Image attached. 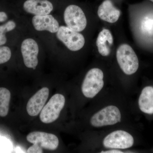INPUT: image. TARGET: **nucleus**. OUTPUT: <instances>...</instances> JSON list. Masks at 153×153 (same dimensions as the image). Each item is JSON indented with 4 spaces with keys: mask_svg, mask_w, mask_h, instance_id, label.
I'll use <instances>...</instances> for the list:
<instances>
[{
    "mask_svg": "<svg viewBox=\"0 0 153 153\" xmlns=\"http://www.w3.org/2000/svg\"><path fill=\"white\" fill-rule=\"evenodd\" d=\"M116 57L120 67L125 74L131 75L137 71L139 66L138 58L128 44H122L118 47Z\"/></svg>",
    "mask_w": 153,
    "mask_h": 153,
    "instance_id": "1",
    "label": "nucleus"
},
{
    "mask_svg": "<svg viewBox=\"0 0 153 153\" xmlns=\"http://www.w3.org/2000/svg\"><path fill=\"white\" fill-rule=\"evenodd\" d=\"M103 77V72L100 68H91L88 71L81 86L85 97L92 98L98 94L104 86Z\"/></svg>",
    "mask_w": 153,
    "mask_h": 153,
    "instance_id": "2",
    "label": "nucleus"
},
{
    "mask_svg": "<svg viewBox=\"0 0 153 153\" xmlns=\"http://www.w3.org/2000/svg\"><path fill=\"white\" fill-rule=\"evenodd\" d=\"M121 114L119 109L114 105L105 107L91 117L90 123L94 127L112 126L120 122Z\"/></svg>",
    "mask_w": 153,
    "mask_h": 153,
    "instance_id": "3",
    "label": "nucleus"
},
{
    "mask_svg": "<svg viewBox=\"0 0 153 153\" xmlns=\"http://www.w3.org/2000/svg\"><path fill=\"white\" fill-rule=\"evenodd\" d=\"M65 103L64 96L60 94L53 95L41 111L40 119L41 121L44 123L49 124L57 120Z\"/></svg>",
    "mask_w": 153,
    "mask_h": 153,
    "instance_id": "4",
    "label": "nucleus"
},
{
    "mask_svg": "<svg viewBox=\"0 0 153 153\" xmlns=\"http://www.w3.org/2000/svg\"><path fill=\"white\" fill-rule=\"evenodd\" d=\"M56 36L71 51L80 50L85 44V38L83 35L67 27L62 26L59 27Z\"/></svg>",
    "mask_w": 153,
    "mask_h": 153,
    "instance_id": "5",
    "label": "nucleus"
},
{
    "mask_svg": "<svg viewBox=\"0 0 153 153\" xmlns=\"http://www.w3.org/2000/svg\"><path fill=\"white\" fill-rule=\"evenodd\" d=\"M64 22L68 27L76 32H81L86 27L87 19L81 8L75 5H70L64 13Z\"/></svg>",
    "mask_w": 153,
    "mask_h": 153,
    "instance_id": "6",
    "label": "nucleus"
},
{
    "mask_svg": "<svg viewBox=\"0 0 153 153\" xmlns=\"http://www.w3.org/2000/svg\"><path fill=\"white\" fill-rule=\"evenodd\" d=\"M134 143L132 136L123 130L113 131L107 135L103 141L104 147L116 149H128L131 147Z\"/></svg>",
    "mask_w": 153,
    "mask_h": 153,
    "instance_id": "7",
    "label": "nucleus"
},
{
    "mask_svg": "<svg viewBox=\"0 0 153 153\" xmlns=\"http://www.w3.org/2000/svg\"><path fill=\"white\" fill-rule=\"evenodd\" d=\"M27 140L33 144H36L49 150H55L59 145V140L55 135L44 132H32L27 136Z\"/></svg>",
    "mask_w": 153,
    "mask_h": 153,
    "instance_id": "8",
    "label": "nucleus"
},
{
    "mask_svg": "<svg viewBox=\"0 0 153 153\" xmlns=\"http://www.w3.org/2000/svg\"><path fill=\"white\" fill-rule=\"evenodd\" d=\"M21 52L26 67L36 69L38 66L39 48L37 43L32 38L25 39L22 42Z\"/></svg>",
    "mask_w": 153,
    "mask_h": 153,
    "instance_id": "9",
    "label": "nucleus"
},
{
    "mask_svg": "<svg viewBox=\"0 0 153 153\" xmlns=\"http://www.w3.org/2000/svg\"><path fill=\"white\" fill-rule=\"evenodd\" d=\"M49 90L47 87H44L37 91L28 101L27 110L31 117L38 115L43 109L49 97Z\"/></svg>",
    "mask_w": 153,
    "mask_h": 153,
    "instance_id": "10",
    "label": "nucleus"
},
{
    "mask_svg": "<svg viewBox=\"0 0 153 153\" xmlns=\"http://www.w3.org/2000/svg\"><path fill=\"white\" fill-rule=\"evenodd\" d=\"M23 7L26 12L35 16L49 15L53 9V5L47 0H27Z\"/></svg>",
    "mask_w": 153,
    "mask_h": 153,
    "instance_id": "11",
    "label": "nucleus"
},
{
    "mask_svg": "<svg viewBox=\"0 0 153 153\" xmlns=\"http://www.w3.org/2000/svg\"><path fill=\"white\" fill-rule=\"evenodd\" d=\"M32 22L34 28L38 31L47 30L51 33H56L59 28V23L50 15L35 16Z\"/></svg>",
    "mask_w": 153,
    "mask_h": 153,
    "instance_id": "12",
    "label": "nucleus"
},
{
    "mask_svg": "<svg viewBox=\"0 0 153 153\" xmlns=\"http://www.w3.org/2000/svg\"><path fill=\"white\" fill-rule=\"evenodd\" d=\"M97 14L102 21L114 23L119 19L120 12L114 7L110 0H105L99 7Z\"/></svg>",
    "mask_w": 153,
    "mask_h": 153,
    "instance_id": "13",
    "label": "nucleus"
},
{
    "mask_svg": "<svg viewBox=\"0 0 153 153\" xmlns=\"http://www.w3.org/2000/svg\"><path fill=\"white\" fill-rule=\"evenodd\" d=\"M113 44V38L110 31L105 29L102 30L99 34L96 42L99 53L104 57L108 56Z\"/></svg>",
    "mask_w": 153,
    "mask_h": 153,
    "instance_id": "14",
    "label": "nucleus"
},
{
    "mask_svg": "<svg viewBox=\"0 0 153 153\" xmlns=\"http://www.w3.org/2000/svg\"><path fill=\"white\" fill-rule=\"evenodd\" d=\"M140 110L144 113L153 114V87L146 86L143 89L138 100Z\"/></svg>",
    "mask_w": 153,
    "mask_h": 153,
    "instance_id": "15",
    "label": "nucleus"
},
{
    "mask_svg": "<svg viewBox=\"0 0 153 153\" xmlns=\"http://www.w3.org/2000/svg\"><path fill=\"white\" fill-rule=\"evenodd\" d=\"M11 93L5 88L0 87V117H5L8 114L10 101Z\"/></svg>",
    "mask_w": 153,
    "mask_h": 153,
    "instance_id": "16",
    "label": "nucleus"
},
{
    "mask_svg": "<svg viewBox=\"0 0 153 153\" xmlns=\"http://www.w3.org/2000/svg\"><path fill=\"white\" fill-rule=\"evenodd\" d=\"M16 27V24L13 21H9L5 24L0 26V46L4 45L7 42L5 33L13 30Z\"/></svg>",
    "mask_w": 153,
    "mask_h": 153,
    "instance_id": "17",
    "label": "nucleus"
},
{
    "mask_svg": "<svg viewBox=\"0 0 153 153\" xmlns=\"http://www.w3.org/2000/svg\"><path fill=\"white\" fill-rule=\"evenodd\" d=\"M11 55V50L8 47H0V64L8 61L10 59Z\"/></svg>",
    "mask_w": 153,
    "mask_h": 153,
    "instance_id": "18",
    "label": "nucleus"
},
{
    "mask_svg": "<svg viewBox=\"0 0 153 153\" xmlns=\"http://www.w3.org/2000/svg\"><path fill=\"white\" fill-rule=\"evenodd\" d=\"M11 149V145L8 140L0 137V152H8Z\"/></svg>",
    "mask_w": 153,
    "mask_h": 153,
    "instance_id": "19",
    "label": "nucleus"
},
{
    "mask_svg": "<svg viewBox=\"0 0 153 153\" xmlns=\"http://www.w3.org/2000/svg\"><path fill=\"white\" fill-rule=\"evenodd\" d=\"M43 148L39 145L33 144V146L28 149L27 152L29 153H42L43 152Z\"/></svg>",
    "mask_w": 153,
    "mask_h": 153,
    "instance_id": "20",
    "label": "nucleus"
},
{
    "mask_svg": "<svg viewBox=\"0 0 153 153\" xmlns=\"http://www.w3.org/2000/svg\"><path fill=\"white\" fill-rule=\"evenodd\" d=\"M7 19V16L5 12H0V22H3Z\"/></svg>",
    "mask_w": 153,
    "mask_h": 153,
    "instance_id": "21",
    "label": "nucleus"
},
{
    "mask_svg": "<svg viewBox=\"0 0 153 153\" xmlns=\"http://www.w3.org/2000/svg\"><path fill=\"white\" fill-rule=\"evenodd\" d=\"M101 153H122L123 152H121L120 151L117 150H109L107 151H105V152H102Z\"/></svg>",
    "mask_w": 153,
    "mask_h": 153,
    "instance_id": "22",
    "label": "nucleus"
},
{
    "mask_svg": "<svg viewBox=\"0 0 153 153\" xmlns=\"http://www.w3.org/2000/svg\"><path fill=\"white\" fill-rule=\"evenodd\" d=\"M149 1H152V2H153V0H149Z\"/></svg>",
    "mask_w": 153,
    "mask_h": 153,
    "instance_id": "23",
    "label": "nucleus"
}]
</instances>
